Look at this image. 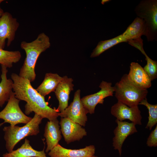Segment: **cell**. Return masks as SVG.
<instances>
[{"label": "cell", "mask_w": 157, "mask_h": 157, "mask_svg": "<svg viewBox=\"0 0 157 157\" xmlns=\"http://www.w3.org/2000/svg\"><path fill=\"white\" fill-rule=\"evenodd\" d=\"M11 78L15 97L26 103L25 106V115H28L34 112L43 119L46 118L49 121L57 119L59 113L48 106L44 97L33 87L28 79L14 73L11 74Z\"/></svg>", "instance_id": "obj_1"}, {"label": "cell", "mask_w": 157, "mask_h": 157, "mask_svg": "<svg viewBox=\"0 0 157 157\" xmlns=\"http://www.w3.org/2000/svg\"><path fill=\"white\" fill-rule=\"evenodd\" d=\"M51 43L49 37L44 33L31 42L22 41L21 48L26 53V57L20 68L19 76L28 79L30 82L35 79V68L37 59L41 53L49 48Z\"/></svg>", "instance_id": "obj_2"}, {"label": "cell", "mask_w": 157, "mask_h": 157, "mask_svg": "<svg viewBox=\"0 0 157 157\" xmlns=\"http://www.w3.org/2000/svg\"><path fill=\"white\" fill-rule=\"evenodd\" d=\"M115 96L118 101L129 106H138L146 98L147 89L139 87L130 81L127 74H124L114 86Z\"/></svg>", "instance_id": "obj_3"}, {"label": "cell", "mask_w": 157, "mask_h": 157, "mask_svg": "<svg viewBox=\"0 0 157 157\" xmlns=\"http://www.w3.org/2000/svg\"><path fill=\"white\" fill-rule=\"evenodd\" d=\"M42 119L40 116L35 114L31 120L23 126L16 125L5 126L3 129L4 132V138L8 152L13 150L16 145L25 137L37 135L40 132L39 125Z\"/></svg>", "instance_id": "obj_4"}, {"label": "cell", "mask_w": 157, "mask_h": 157, "mask_svg": "<svg viewBox=\"0 0 157 157\" xmlns=\"http://www.w3.org/2000/svg\"><path fill=\"white\" fill-rule=\"evenodd\" d=\"M134 11L137 17L143 19L146 23L147 41H157V0H141Z\"/></svg>", "instance_id": "obj_5"}, {"label": "cell", "mask_w": 157, "mask_h": 157, "mask_svg": "<svg viewBox=\"0 0 157 157\" xmlns=\"http://www.w3.org/2000/svg\"><path fill=\"white\" fill-rule=\"evenodd\" d=\"M19 101L13 92L6 105L0 112V119L4 121L1 125L8 123L13 126L19 124H27L31 120L32 118L26 115L21 109L19 105Z\"/></svg>", "instance_id": "obj_6"}, {"label": "cell", "mask_w": 157, "mask_h": 157, "mask_svg": "<svg viewBox=\"0 0 157 157\" xmlns=\"http://www.w3.org/2000/svg\"><path fill=\"white\" fill-rule=\"evenodd\" d=\"M81 90L74 93L73 101L63 111L59 113L61 118H67L81 126H85L87 121V110L84 107L80 97Z\"/></svg>", "instance_id": "obj_7"}, {"label": "cell", "mask_w": 157, "mask_h": 157, "mask_svg": "<svg viewBox=\"0 0 157 157\" xmlns=\"http://www.w3.org/2000/svg\"><path fill=\"white\" fill-rule=\"evenodd\" d=\"M99 87L101 89L98 92L81 99L84 107L90 114L94 113L97 104H103L104 99L109 96H113L114 92V87L112 86L111 83L103 81Z\"/></svg>", "instance_id": "obj_8"}, {"label": "cell", "mask_w": 157, "mask_h": 157, "mask_svg": "<svg viewBox=\"0 0 157 157\" xmlns=\"http://www.w3.org/2000/svg\"><path fill=\"white\" fill-rule=\"evenodd\" d=\"M19 23L16 18L8 12H4L0 17V48L3 49L5 42L9 47L14 40Z\"/></svg>", "instance_id": "obj_9"}, {"label": "cell", "mask_w": 157, "mask_h": 157, "mask_svg": "<svg viewBox=\"0 0 157 157\" xmlns=\"http://www.w3.org/2000/svg\"><path fill=\"white\" fill-rule=\"evenodd\" d=\"M111 113L119 121L128 119L135 125L142 124V117L138 106L129 107L118 101L111 107Z\"/></svg>", "instance_id": "obj_10"}, {"label": "cell", "mask_w": 157, "mask_h": 157, "mask_svg": "<svg viewBox=\"0 0 157 157\" xmlns=\"http://www.w3.org/2000/svg\"><path fill=\"white\" fill-rule=\"evenodd\" d=\"M59 124L61 132L67 144L79 140L87 135L85 130L81 125L67 118H61Z\"/></svg>", "instance_id": "obj_11"}, {"label": "cell", "mask_w": 157, "mask_h": 157, "mask_svg": "<svg viewBox=\"0 0 157 157\" xmlns=\"http://www.w3.org/2000/svg\"><path fill=\"white\" fill-rule=\"evenodd\" d=\"M117 126L114 130V136L113 138L114 149L118 150L120 156L122 153V147L126 138L129 136L137 132L135 125L134 123L116 119Z\"/></svg>", "instance_id": "obj_12"}, {"label": "cell", "mask_w": 157, "mask_h": 157, "mask_svg": "<svg viewBox=\"0 0 157 157\" xmlns=\"http://www.w3.org/2000/svg\"><path fill=\"white\" fill-rule=\"evenodd\" d=\"M95 151L93 145L80 149H72L65 148L58 144L48 154L50 157H91L94 155Z\"/></svg>", "instance_id": "obj_13"}, {"label": "cell", "mask_w": 157, "mask_h": 157, "mask_svg": "<svg viewBox=\"0 0 157 157\" xmlns=\"http://www.w3.org/2000/svg\"><path fill=\"white\" fill-rule=\"evenodd\" d=\"M73 79L67 76L62 77L61 81L56 89L55 93L59 101L58 111L61 113L68 106L71 92L73 90Z\"/></svg>", "instance_id": "obj_14"}, {"label": "cell", "mask_w": 157, "mask_h": 157, "mask_svg": "<svg viewBox=\"0 0 157 157\" xmlns=\"http://www.w3.org/2000/svg\"><path fill=\"white\" fill-rule=\"evenodd\" d=\"M127 74L129 79L137 86L146 89L151 86V81L143 68L137 63L132 62Z\"/></svg>", "instance_id": "obj_15"}, {"label": "cell", "mask_w": 157, "mask_h": 157, "mask_svg": "<svg viewBox=\"0 0 157 157\" xmlns=\"http://www.w3.org/2000/svg\"><path fill=\"white\" fill-rule=\"evenodd\" d=\"M61 133L59 122L57 119L47 122L44 135L47 144L46 152L49 151L59 144L58 142L62 138Z\"/></svg>", "instance_id": "obj_16"}, {"label": "cell", "mask_w": 157, "mask_h": 157, "mask_svg": "<svg viewBox=\"0 0 157 157\" xmlns=\"http://www.w3.org/2000/svg\"><path fill=\"white\" fill-rule=\"evenodd\" d=\"M122 35L127 41L139 38L142 35L146 36L147 28L144 21L137 17Z\"/></svg>", "instance_id": "obj_17"}, {"label": "cell", "mask_w": 157, "mask_h": 157, "mask_svg": "<svg viewBox=\"0 0 157 157\" xmlns=\"http://www.w3.org/2000/svg\"><path fill=\"white\" fill-rule=\"evenodd\" d=\"M3 157H47L44 151H38L33 149L30 144V141L25 139L21 147L10 153H6Z\"/></svg>", "instance_id": "obj_18"}, {"label": "cell", "mask_w": 157, "mask_h": 157, "mask_svg": "<svg viewBox=\"0 0 157 157\" xmlns=\"http://www.w3.org/2000/svg\"><path fill=\"white\" fill-rule=\"evenodd\" d=\"M62 79V77L57 74L47 73L43 81L36 90L44 97L51 92H55Z\"/></svg>", "instance_id": "obj_19"}, {"label": "cell", "mask_w": 157, "mask_h": 157, "mask_svg": "<svg viewBox=\"0 0 157 157\" xmlns=\"http://www.w3.org/2000/svg\"><path fill=\"white\" fill-rule=\"evenodd\" d=\"M1 81L0 83V106L2 107L5 102L8 101L13 90V81L11 79H8L7 68L1 65Z\"/></svg>", "instance_id": "obj_20"}, {"label": "cell", "mask_w": 157, "mask_h": 157, "mask_svg": "<svg viewBox=\"0 0 157 157\" xmlns=\"http://www.w3.org/2000/svg\"><path fill=\"white\" fill-rule=\"evenodd\" d=\"M127 42V40L121 34L114 38L99 42L91 53L90 57L94 58L99 56L104 52L113 46L122 42Z\"/></svg>", "instance_id": "obj_21"}, {"label": "cell", "mask_w": 157, "mask_h": 157, "mask_svg": "<svg viewBox=\"0 0 157 157\" xmlns=\"http://www.w3.org/2000/svg\"><path fill=\"white\" fill-rule=\"evenodd\" d=\"M21 58L18 51H8L0 48V64L7 68L12 67L13 64L19 62Z\"/></svg>", "instance_id": "obj_22"}, {"label": "cell", "mask_w": 157, "mask_h": 157, "mask_svg": "<svg viewBox=\"0 0 157 157\" xmlns=\"http://www.w3.org/2000/svg\"><path fill=\"white\" fill-rule=\"evenodd\" d=\"M139 104L145 106L148 110V121L146 128L151 130L157 123V104L149 103L147 98L142 101Z\"/></svg>", "instance_id": "obj_23"}, {"label": "cell", "mask_w": 157, "mask_h": 157, "mask_svg": "<svg viewBox=\"0 0 157 157\" xmlns=\"http://www.w3.org/2000/svg\"><path fill=\"white\" fill-rule=\"evenodd\" d=\"M144 55L145 57L147 64L143 68L152 81L157 78V61L151 59L146 53Z\"/></svg>", "instance_id": "obj_24"}, {"label": "cell", "mask_w": 157, "mask_h": 157, "mask_svg": "<svg viewBox=\"0 0 157 157\" xmlns=\"http://www.w3.org/2000/svg\"><path fill=\"white\" fill-rule=\"evenodd\" d=\"M147 146L149 147H156L157 146V125L154 129L152 131L147 138Z\"/></svg>", "instance_id": "obj_25"}, {"label": "cell", "mask_w": 157, "mask_h": 157, "mask_svg": "<svg viewBox=\"0 0 157 157\" xmlns=\"http://www.w3.org/2000/svg\"><path fill=\"white\" fill-rule=\"evenodd\" d=\"M4 13V12L3 9L1 8L0 6V17L3 15Z\"/></svg>", "instance_id": "obj_26"}, {"label": "cell", "mask_w": 157, "mask_h": 157, "mask_svg": "<svg viewBox=\"0 0 157 157\" xmlns=\"http://www.w3.org/2000/svg\"><path fill=\"white\" fill-rule=\"evenodd\" d=\"M109 1H110L109 0H102L101 3L102 4H104L105 3L108 2Z\"/></svg>", "instance_id": "obj_27"}, {"label": "cell", "mask_w": 157, "mask_h": 157, "mask_svg": "<svg viewBox=\"0 0 157 157\" xmlns=\"http://www.w3.org/2000/svg\"><path fill=\"white\" fill-rule=\"evenodd\" d=\"M3 1V0H0V4Z\"/></svg>", "instance_id": "obj_28"}, {"label": "cell", "mask_w": 157, "mask_h": 157, "mask_svg": "<svg viewBox=\"0 0 157 157\" xmlns=\"http://www.w3.org/2000/svg\"><path fill=\"white\" fill-rule=\"evenodd\" d=\"M91 157H97V156H94V155H93V156H92Z\"/></svg>", "instance_id": "obj_29"}]
</instances>
